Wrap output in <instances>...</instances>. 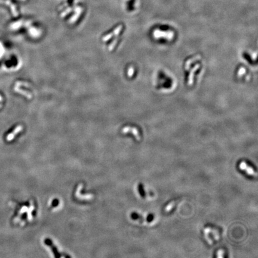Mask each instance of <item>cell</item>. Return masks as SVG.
I'll return each mask as SVG.
<instances>
[{"label":"cell","instance_id":"cell-12","mask_svg":"<svg viewBox=\"0 0 258 258\" xmlns=\"http://www.w3.org/2000/svg\"><path fill=\"white\" fill-rule=\"evenodd\" d=\"M122 28H123L122 25H119L118 26H117V27H116L115 29L114 30V31H113V32H112L113 35L117 36L118 35L120 34V32L121 29H122Z\"/></svg>","mask_w":258,"mask_h":258},{"label":"cell","instance_id":"cell-3","mask_svg":"<svg viewBox=\"0 0 258 258\" xmlns=\"http://www.w3.org/2000/svg\"><path fill=\"white\" fill-rule=\"evenodd\" d=\"M122 132L123 133H127L129 132H131L135 136L137 141H139V140L141 139V136H140L139 132L138 131L137 129L135 127H129V126H127V127L123 128L122 130Z\"/></svg>","mask_w":258,"mask_h":258},{"label":"cell","instance_id":"cell-18","mask_svg":"<svg viewBox=\"0 0 258 258\" xmlns=\"http://www.w3.org/2000/svg\"><path fill=\"white\" fill-rule=\"evenodd\" d=\"M71 11H72V8H69V9H68L67 10H66L65 11L64 13H62L61 17H65V16L66 15V14H68V13H69V12H71Z\"/></svg>","mask_w":258,"mask_h":258},{"label":"cell","instance_id":"cell-11","mask_svg":"<svg viewBox=\"0 0 258 258\" xmlns=\"http://www.w3.org/2000/svg\"><path fill=\"white\" fill-rule=\"evenodd\" d=\"M199 66H200L199 65H197L196 66H195V68L192 69V73H191V74H190V75H189V82H188V84L189 85H191V84H192V83H193V78H193V74H194V71H195L196 70H197L198 68H199Z\"/></svg>","mask_w":258,"mask_h":258},{"label":"cell","instance_id":"cell-16","mask_svg":"<svg viewBox=\"0 0 258 258\" xmlns=\"http://www.w3.org/2000/svg\"><path fill=\"white\" fill-rule=\"evenodd\" d=\"M134 68L132 67V66L130 67L129 68V69H128V72H127L128 76H129V77H131V76H132V75L134 74Z\"/></svg>","mask_w":258,"mask_h":258},{"label":"cell","instance_id":"cell-19","mask_svg":"<svg viewBox=\"0 0 258 258\" xmlns=\"http://www.w3.org/2000/svg\"><path fill=\"white\" fill-rule=\"evenodd\" d=\"M3 101V97H1V96L0 95V102H2Z\"/></svg>","mask_w":258,"mask_h":258},{"label":"cell","instance_id":"cell-9","mask_svg":"<svg viewBox=\"0 0 258 258\" xmlns=\"http://www.w3.org/2000/svg\"><path fill=\"white\" fill-rule=\"evenodd\" d=\"M175 204H176V201H171V202L169 204H168V205L165 207V209H164L165 212H170L171 210L173 209L174 206H175Z\"/></svg>","mask_w":258,"mask_h":258},{"label":"cell","instance_id":"cell-7","mask_svg":"<svg viewBox=\"0 0 258 258\" xmlns=\"http://www.w3.org/2000/svg\"><path fill=\"white\" fill-rule=\"evenodd\" d=\"M14 91H16V92L19 93V94H22V95L25 96L26 97H27L28 99H32V94H31V93H29V92H28V91H26L25 90H23L20 89V88L18 87L17 86L15 87L14 88Z\"/></svg>","mask_w":258,"mask_h":258},{"label":"cell","instance_id":"cell-14","mask_svg":"<svg viewBox=\"0 0 258 258\" xmlns=\"http://www.w3.org/2000/svg\"><path fill=\"white\" fill-rule=\"evenodd\" d=\"M118 41V38H116V39H115L114 41H112V43L109 45V47H108V49H109V51H112L113 49H114V48L115 47V45L116 44V43H117Z\"/></svg>","mask_w":258,"mask_h":258},{"label":"cell","instance_id":"cell-13","mask_svg":"<svg viewBox=\"0 0 258 258\" xmlns=\"http://www.w3.org/2000/svg\"><path fill=\"white\" fill-rule=\"evenodd\" d=\"M16 86H23V87H26L27 88H31V86L29 84H28L27 83L25 82H21V81H18L16 83Z\"/></svg>","mask_w":258,"mask_h":258},{"label":"cell","instance_id":"cell-10","mask_svg":"<svg viewBox=\"0 0 258 258\" xmlns=\"http://www.w3.org/2000/svg\"><path fill=\"white\" fill-rule=\"evenodd\" d=\"M200 59V56H199V57H193L192 59L188 60V61L186 62V65H185L186 69V70L189 69V66H190V65L192 64L193 62H194V61H197V60H199Z\"/></svg>","mask_w":258,"mask_h":258},{"label":"cell","instance_id":"cell-8","mask_svg":"<svg viewBox=\"0 0 258 258\" xmlns=\"http://www.w3.org/2000/svg\"><path fill=\"white\" fill-rule=\"evenodd\" d=\"M45 243H46L47 245L50 246V247L51 248V249L53 250V252H54V254H55L56 257H60V256L58 255V252H57V249H56V248L54 247V246H53V244H52V243H51V241H50V240L46 239V240H45Z\"/></svg>","mask_w":258,"mask_h":258},{"label":"cell","instance_id":"cell-4","mask_svg":"<svg viewBox=\"0 0 258 258\" xmlns=\"http://www.w3.org/2000/svg\"><path fill=\"white\" fill-rule=\"evenodd\" d=\"M0 3H1V4H6L7 6L10 7L11 9V11L13 14V16H14V17H17L18 14H18L17 10H16V6H15V5L14 4H13L10 1H9V0H0Z\"/></svg>","mask_w":258,"mask_h":258},{"label":"cell","instance_id":"cell-15","mask_svg":"<svg viewBox=\"0 0 258 258\" xmlns=\"http://www.w3.org/2000/svg\"><path fill=\"white\" fill-rule=\"evenodd\" d=\"M225 256V251L224 250H219L217 252L216 257H224Z\"/></svg>","mask_w":258,"mask_h":258},{"label":"cell","instance_id":"cell-6","mask_svg":"<svg viewBox=\"0 0 258 258\" xmlns=\"http://www.w3.org/2000/svg\"><path fill=\"white\" fill-rule=\"evenodd\" d=\"M22 129H23V127L22 126H17V127H16V129H14V130L11 133L9 134V135L7 136V140L8 141H11V140L13 139V137H14V136L17 134V133L21 132V131L22 130Z\"/></svg>","mask_w":258,"mask_h":258},{"label":"cell","instance_id":"cell-2","mask_svg":"<svg viewBox=\"0 0 258 258\" xmlns=\"http://www.w3.org/2000/svg\"><path fill=\"white\" fill-rule=\"evenodd\" d=\"M239 168L241 170L245 171V173L248 175L253 176V177H257V173L256 172V171L254 170L252 166L248 165L246 161H241L239 164Z\"/></svg>","mask_w":258,"mask_h":258},{"label":"cell","instance_id":"cell-17","mask_svg":"<svg viewBox=\"0 0 258 258\" xmlns=\"http://www.w3.org/2000/svg\"><path fill=\"white\" fill-rule=\"evenodd\" d=\"M112 36H113L112 33H111V34L106 35V36H104V37H103L102 41H107L108 40H109V39H110L112 37Z\"/></svg>","mask_w":258,"mask_h":258},{"label":"cell","instance_id":"cell-1","mask_svg":"<svg viewBox=\"0 0 258 258\" xmlns=\"http://www.w3.org/2000/svg\"><path fill=\"white\" fill-rule=\"evenodd\" d=\"M204 235H205L206 239H207V241L210 244H212L213 243L212 237H213L214 240H218L219 238V235H218L217 232H216V231H214L213 229H212V228L210 227H207L204 229Z\"/></svg>","mask_w":258,"mask_h":258},{"label":"cell","instance_id":"cell-21","mask_svg":"<svg viewBox=\"0 0 258 258\" xmlns=\"http://www.w3.org/2000/svg\"><path fill=\"white\" fill-rule=\"evenodd\" d=\"M2 107V105H0V108Z\"/></svg>","mask_w":258,"mask_h":258},{"label":"cell","instance_id":"cell-5","mask_svg":"<svg viewBox=\"0 0 258 258\" xmlns=\"http://www.w3.org/2000/svg\"><path fill=\"white\" fill-rule=\"evenodd\" d=\"M83 11V9L82 8H81L80 7H78L77 8H76V10H75V13L74 16H72V17H71V19H70L69 20V23H73L74 22H75L77 21L78 19V17H80V16L81 13V12H82Z\"/></svg>","mask_w":258,"mask_h":258},{"label":"cell","instance_id":"cell-20","mask_svg":"<svg viewBox=\"0 0 258 258\" xmlns=\"http://www.w3.org/2000/svg\"><path fill=\"white\" fill-rule=\"evenodd\" d=\"M20 1H25L26 0H20Z\"/></svg>","mask_w":258,"mask_h":258}]
</instances>
